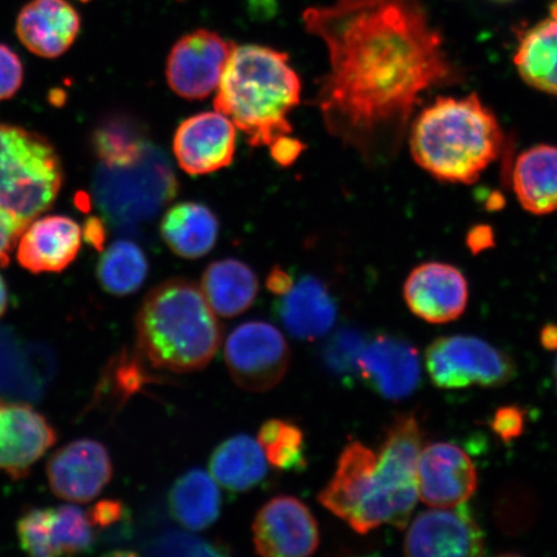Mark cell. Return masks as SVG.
Listing matches in <instances>:
<instances>
[{
  "label": "cell",
  "instance_id": "6da1fadb",
  "mask_svg": "<svg viewBox=\"0 0 557 557\" xmlns=\"http://www.w3.org/2000/svg\"><path fill=\"white\" fill-rule=\"evenodd\" d=\"M302 18L330 55L315 96L326 131L368 165L392 162L423 94L459 79L422 0H336Z\"/></svg>",
  "mask_w": 557,
  "mask_h": 557
},
{
  "label": "cell",
  "instance_id": "7a4b0ae2",
  "mask_svg": "<svg viewBox=\"0 0 557 557\" xmlns=\"http://www.w3.org/2000/svg\"><path fill=\"white\" fill-rule=\"evenodd\" d=\"M421 445L414 414L396 417L379 453L359 442L347 445L319 503L360 534L383 524L406 528L420 498L417 462Z\"/></svg>",
  "mask_w": 557,
  "mask_h": 557
},
{
  "label": "cell",
  "instance_id": "3957f363",
  "mask_svg": "<svg viewBox=\"0 0 557 557\" xmlns=\"http://www.w3.org/2000/svg\"><path fill=\"white\" fill-rule=\"evenodd\" d=\"M301 79L287 53L236 46L222 74L214 109L247 136L250 146L270 149L277 164L288 166L306 149L288 120L301 102Z\"/></svg>",
  "mask_w": 557,
  "mask_h": 557
},
{
  "label": "cell",
  "instance_id": "277c9868",
  "mask_svg": "<svg viewBox=\"0 0 557 557\" xmlns=\"http://www.w3.org/2000/svg\"><path fill=\"white\" fill-rule=\"evenodd\" d=\"M504 145L503 127L478 95L438 97L416 117L409 135L414 162L451 184L475 183Z\"/></svg>",
  "mask_w": 557,
  "mask_h": 557
},
{
  "label": "cell",
  "instance_id": "5b68a950",
  "mask_svg": "<svg viewBox=\"0 0 557 557\" xmlns=\"http://www.w3.org/2000/svg\"><path fill=\"white\" fill-rule=\"evenodd\" d=\"M137 347L152 368L200 371L220 350L222 329L197 284L171 278L145 297L136 317Z\"/></svg>",
  "mask_w": 557,
  "mask_h": 557
},
{
  "label": "cell",
  "instance_id": "8992f818",
  "mask_svg": "<svg viewBox=\"0 0 557 557\" xmlns=\"http://www.w3.org/2000/svg\"><path fill=\"white\" fill-rule=\"evenodd\" d=\"M177 190L170 160L151 144L134 162L99 164L95 173L97 209L120 233L135 232L148 224L171 203Z\"/></svg>",
  "mask_w": 557,
  "mask_h": 557
},
{
  "label": "cell",
  "instance_id": "52a82bcc",
  "mask_svg": "<svg viewBox=\"0 0 557 557\" xmlns=\"http://www.w3.org/2000/svg\"><path fill=\"white\" fill-rule=\"evenodd\" d=\"M64 178V166L50 139L0 123V207L30 224L53 206Z\"/></svg>",
  "mask_w": 557,
  "mask_h": 557
},
{
  "label": "cell",
  "instance_id": "ba28073f",
  "mask_svg": "<svg viewBox=\"0 0 557 557\" xmlns=\"http://www.w3.org/2000/svg\"><path fill=\"white\" fill-rule=\"evenodd\" d=\"M424 360L431 381L441 388L498 387L517 374L510 355L471 336L435 339Z\"/></svg>",
  "mask_w": 557,
  "mask_h": 557
},
{
  "label": "cell",
  "instance_id": "9c48e42d",
  "mask_svg": "<svg viewBox=\"0 0 557 557\" xmlns=\"http://www.w3.org/2000/svg\"><path fill=\"white\" fill-rule=\"evenodd\" d=\"M224 354L233 381L250 393L269 392L278 385L290 360L287 339L264 322L239 325L230 334Z\"/></svg>",
  "mask_w": 557,
  "mask_h": 557
},
{
  "label": "cell",
  "instance_id": "30bf717a",
  "mask_svg": "<svg viewBox=\"0 0 557 557\" xmlns=\"http://www.w3.org/2000/svg\"><path fill=\"white\" fill-rule=\"evenodd\" d=\"M236 45L220 34L197 30L184 35L166 58L165 78L174 94L203 100L219 87Z\"/></svg>",
  "mask_w": 557,
  "mask_h": 557
},
{
  "label": "cell",
  "instance_id": "8fae6325",
  "mask_svg": "<svg viewBox=\"0 0 557 557\" xmlns=\"http://www.w3.org/2000/svg\"><path fill=\"white\" fill-rule=\"evenodd\" d=\"M404 553L423 557H473L485 553L484 533L466 504L434 507L410 524Z\"/></svg>",
  "mask_w": 557,
  "mask_h": 557
},
{
  "label": "cell",
  "instance_id": "7c38bea8",
  "mask_svg": "<svg viewBox=\"0 0 557 557\" xmlns=\"http://www.w3.org/2000/svg\"><path fill=\"white\" fill-rule=\"evenodd\" d=\"M113 472L109 450L92 438L69 443L47 463L48 484L54 496L72 504H87L99 497Z\"/></svg>",
  "mask_w": 557,
  "mask_h": 557
},
{
  "label": "cell",
  "instance_id": "4fadbf2b",
  "mask_svg": "<svg viewBox=\"0 0 557 557\" xmlns=\"http://www.w3.org/2000/svg\"><path fill=\"white\" fill-rule=\"evenodd\" d=\"M315 518L301 500L275 497L264 505L253 522L256 553L267 557L310 556L319 547Z\"/></svg>",
  "mask_w": 557,
  "mask_h": 557
},
{
  "label": "cell",
  "instance_id": "5bb4252c",
  "mask_svg": "<svg viewBox=\"0 0 557 557\" xmlns=\"http://www.w3.org/2000/svg\"><path fill=\"white\" fill-rule=\"evenodd\" d=\"M55 442L58 433L30 404L0 398V472L26 478Z\"/></svg>",
  "mask_w": 557,
  "mask_h": 557
},
{
  "label": "cell",
  "instance_id": "9a60e30c",
  "mask_svg": "<svg viewBox=\"0 0 557 557\" xmlns=\"http://www.w3.org/2000/svg\"><path fill=\"white\" fill-rule=\"evenodd\" d=\"M235 149V124L218 110L187 117L173 137V154L180 169L190 176L226 169L233 163Z\"/></svg>",
  "mask_w": 557,
  "mask_h": 557
},
{
  "label": "cell",
  "instance_id": "2e32d148",
  "mask_svg": "<svg viewBox=\"0 0 557 557\" xmlns=\"http://www.w3.org/2000/svg\"><path fill=\"white\" fill-rule=\"evenodd\" d=\"M417 484L428 506L457 507L475 493L478 472L463 449L450 443H434L421 449L418 457Z\"/></svg>",
  "mask_w": 557,
  "mask_h": 557
},
{
  "label": "cell",
  "instance_id": "e0dca14e",
  "mask_svg": "<svg viewBox=\"0 0 557 557\" xmlns=\"http://www.w3.org/2000/svg\"><path fill=\"white\" fill-rule=\"evenodd\" d=\"M404 299L416 317L447 324L462 315L469 302V283L449 263L426 262L412 270L404 284Z\"/></svg>",
  "mask_w": 557,
  "mask_h": 557
},
{
  "label": "cell",
  "instance_id": "ac0fdd59",
  "mask_svg": "<svg viewBox=\"0 0 557 557\" xmlns=\"http://www.w3.org/2000/svg\"><path fill=\"white\" fill-rule=\"evenodd\" d=\"M357 367L369 387L388 400L412 395L421 382L420 355L408 341L381 336L361 350Z\"/></svg>",
  "mask_w": 557,
  "mask_h": 557
},
{
  "label": "cell",
  "instance_id": "d6986e66",
  "mask_svg": "<svg viewBox=\"0 0 557 557\" xmlns=\"http://www.w3.org/2000/svg\"><path fill=\"white\" fill-rule=\"evenodd\" d=\"M83 232L67 215L35 219L21 234L16 257L33 274L62 273L78 256Z\"/></svg>",
  "mask_w": 557,
  "mask_h": 557
},
{
  "label": "cell",
  "instance_id": "ffe728a7",
  "mask_svg": "<svg viewBox=\"0 0 557 557\" xmlns=\"http://www.w3.org/2000/svg\"><path fill=\"white\" fill-rule=\"evenodd\" d=\"M79 12L69 0H30L16 20L17 37L32 53L55 59L75 44L81 33Z\"/></svg>",
  "mask_w": 557,
  "mask_h": 557
},
{
  "label": "cell",
  "instance_id": "44dd1931",
  "mask_svg": "<svg viewBox=\"0 0 557 557\" xmlns=\"http://www.w3.org/2000/svg\"><path fill=\"white\" fill-rule=\"evenodd\" d=\"M51 372L48 352L25 345L11 330L0 329V398L38 399Z\"/></svg>",
  "mask_w": 557,
  "mask_h": 557
},
{
  "label": "cell",
  "instance_id": "7402d4cb",
  "mask_svg": "<svg viewBox=\"0 0 557 557\" xmlns=\"http://www.w3.org/2000/svg\"><path fill=\"white\" fill-rule=\"evenodd\" d=\"M285 330L301 341H315L325 336L337 319L334 299L322 281L305 276L294 284L277 306Z\"/></svg>",
  "mask_w": 557,
  "mask_h": 557
},
{
  "label": "cell",
  "instance_id": "603a6c76",
  "mask_svg": "<svg viewBox=\"0 0 557 557\" xmlns=\"http://www.w3.org/2000/svg\"><path fill=\"white\" fill-rule=\"evenodd\" d=\"M219 234L218 215L197 201L171 207L160 222V235L166 247L181 259L198 260L207 256L218 243Z\"/></svg>",
  "mask_w": 557,
  "mask_h": 557
},
{
  "label": "cell",
  "instance_id": "cb8c5ba5",
  "mask_svg": "<svg viewBox=\"0 0 557 557\" xmlns=\"http://www.w3.org/2000/svg\"><path fill=\"white\" fill-rule=\"evenodd\" d=\"M519 203L532 214L557 211V146L537 145L521 152L512 173Z\"/></svg>",
  "mask_w": 557,
  "mask_h": 557
},
{
  "label": "cell",
  "instance_id": "d4e9b609",
  "mask_svg": "<svg viewBox=\"0 0 557 557\" xmlns=\"http://www.w3.org/2000/svg\"><path fill=\"white\" fill-rule=\"evenodd\" d=\"M513 62L528 86L557 96V2L546 18L521 35Z\"/></svg>",
  "mask_w": 557,
  "mask_h": 557
},
{
  "label": "cell",
  "instance_id": "484cf974",
  "mask_svg": "<svg viewBox=\"0 0 557 557\" xmlns=\"http://www.w3.org/2000/svg\"><path fill=\"white\" fill-rule=\"evenodd\" d=\"M200 288L218 315L234 318L246 312L256 301L259 278L248 264L224 259L209 264Z\"/></svg>",
  "mask_w": 557,
  "mask_h": 557
},
{
  "label": "cell",
  "instance_id": "4316f807",
  "mask_svg": "<svg viewBox=\"0 0 557 557\" xmlns=\"http://www.w3.org/2000/svg\"><path fill=\"white\" fill-rule=\"evenodd\" d=\"M209 470L218 484L232 492H247L268 475V459L259 442L247 435L227 438L213 451Z\"/></svg>",
  "mask_w": 557,
  "mask_h": 557
},
{
  "label": "cell",
  "instance_id": "83f0119b",
  "mask_svg": "<svg viewBox=\"0 0 557 557\" xmlns=\"http://www.w3.org/2000/svg\"><path fill=\"white\" fill-rule=\"evenodd\" d=\"M170 511L178 524L193 532L218 521L221 493L218 482L203 470H191L174 483L169 497Z\"/></svg>",
  "mask_w": 557,
  "mask_h": 557
},
{
  "label": "cell",
  "instance_id": "f1b7e54d",
  "mask_svg": "<svg viewBox=\"0 0 557 557\" xmlns=\"http://www.w3.org/2000/svg\"><path fill=\"white\" fill-rule=\"evenodd\" d=\"M149 274V262L135 242L120 239L103 250L97 262L96 276L107 294L124 297L143 287Z\"/></svg>",
  "mask_w": 557,
  "mask_h": 557
},
{
  "label": "cell",
  "instance_id": "f546056e",
  "mask_svg": "<svg viewBox=\"0 0 557 557\" xmlns=\"http://www.w3.org/2000/svg\"><path fill=\"white\" fill-rule=\"evenodd\" d=\"M149 146L144 125L128 114L104 116L94 129L92 149L100 164L134 162Z\"/></svg>",
  "mask_w": 557,
  "mask_h": 557
},
{
  "label": "cell",
  "instance_id": "4dcf8cb0",
  "mask_svg": "<svg viewBox=\"0 0 557 557\" xmlns=\"http://www.w3.org/2000/svg\"><path fill=\"white\" fill-rule=\"evenodd\" d=\"M257 442L273 468L283 471L305 468L304 433L297 424L283 420L264 422Z\"/></svg>",
  "mask_w": 557,
  "mask_h": 557
},
{
  "label": "cell",
  "instance_id": "1f68e13d",
  "mask_svg": "<svg viewBox=\"0 0 557 557\" xmlns=\"http://www.w3.org/2000/svg\"><path fill=\"white\" fill-rule=\"evenodd\" d=\"M95 527L88 512L74 505L52 508L51 539L54 556L90 552L95 545Z\"/></svg>",
  "mask_w": 557,
  "mask_h": 557
},
{
  "label": "cell",
  "instance_id": "d6a6232c",
  "mask_svg": "<svg viewBox=\"0 0 557 557\" xmlns=\"http://www.w3.org/2000/svg\"><path fill=\"white\" fill-rule=\"evenodd\" d=\"M52 508H30L17 521L21 548L35 557H55L51 539Z\"/></svg>",
  "mask_w": 557,
  "mask_h": 557
},
{
  "label": "cell",
  "instance_id": "836d02e7",
  "mask_svg": "<svg viewBox=\"0 0 557 557\" xmlns=\"http://www.w3.org/2000/svg\"><path fill=\"white\" fill-rule=\"evenodd\" d=\"M24 65L18 54L0 44V101L11 100L23 87Z\"/></svg>",
  "mask_w": 557,
  "mask_h": 557
},
{
  "label": "cell",
  "instance_id": "e575fe53",
  "mask_svg": "<svg viewBox=\"0 0 557 557\" xmlns=\"http://www.w3.org/2000/svg\"><path fill=\"white\" fill-rule=\"evenodd\" d=\"M27 225L29 224L26 221L17 218L9 209L0 207V268L9 267L11 255Z\"/></svg>",
  "mask_w": 557,
  "mask_h": 557
},
{
  "label": "cell",
  "instance_id": "d590c367",
  "mask_svg": "<svg viewBox=\"0 0 557 557\" xmlns=\"http://www.w3.org/2000/svg\"><path fill=\"white\" fill-rule=\"evenodd\" d=\"M525 423L524 410L517 406H507L499 408L494 413L491 428L493 433L503 438L505 443H510L524 433Z\"/></svg>",
  "mask_w": 557,
  "mask_h": 557
},
{
  "label": "cell",
  "instance_id": "8d00e7d4",
  "mask_svg": "<svg viewBox=\"0 0 557 557\" xmlns=\"http://www.w3.org/2000/svg\"><path fill=\"white\" fill-rule=\"evenodd\" d=\"M364 346L359 336L352 332L338 334L330 345L329 360L334 367L341 369L350 368L351 363L357 366V361Z\"/></svg>",
  "mask_w": 557,
  "mask_h": 557
},
{
  "label": "cell",
  "instance_id": "74e56055",
  "mask_svg": "<svg viewBox=\"0 0 557 557\" xmlns=\"http://www.w3.org/2000/svg\"><path fill=\"white\" fill-rule=\"evenodd\" d=\"M87 512L95 529L108 528L123 519L124 506L120 500L104 499L90 507Z\"/></svg>",
  "mask_w": 557,
  "mask_h": 557
},
{
  "label": "cell",
  "instance_id": "f35d334b",
  "mask_svg": "<svg viewBox=\"0 0 557 557\" xmlns=\"http://www.w3.org/2000/svg\"><path fill=\"white\" fill-rule=\"evenodd\" d=\"M294 277L290 276L288 271H285L281 268H275L271 270V273L268 276V289L271 294H274L278 297L288 294L292 287H294Z\"/></svg>",
  "mask_w": 557,
  "mask_h": 557
},
{
  "label": "cell",
  "instance_id": "ab89813d",
  "mask_svg": "<svg viewBox=\"0 0 557 557\" xmlns=\"http://www.w3.org/2000/svg\"><path fill=\"white\" fill-rule=\"evenodd\" d=\"M104 236H107V232H104L103 219H88L85 227H83V238H85L90 246L101 249L103 247Z\"/></svg>",
  "mask_w": 557,
  "mask_h": 557
},
{
  "label": "cell",
  "instance_id": "60d3db41",
  "mask_svg": "<svg viewBox=\"0 0 557 557\" xmlns=\"http://www.w3.org/2000/svg\"><path fill=\"white\" fill-rule=\"evenodd\" d=\"M541 344L548 351H557V325L547 324L543 326L540 334Z\"/></svg>",
  "mask_w": 557,
  "mask_h": 557
},
{
  "label": "cell",
  "instance_id": "b9f144b4",
  "mask_svg": "<svg viewBox=\"0 0 557 557\" xmlns=\"http://www.w3.org/2000/svg\"><path fill=\"white\" fill-rule=\"evenodd\" d=\"M10 305V294L9 287H7V283L4 277L0 275V319L4 317L7 310H9Z\"/></svg>",
  "mask_w": 557,
  "mask_h": 557
},
{
  "label": "cell",
  "instance_id": "7bdbcfd3",
  "mask_svg": "<svg viewBox=\"0 0 557 557\" xmlns=\"http://www.w3.org/2000/svg\"><path fill=\"white\" fill-rule=\"evenodd\" d=\"M494 2H497V3H508V2H512V0H494Z\"/></svg>",
  "mask_w": 557,
  "mask_h": 557
},
{
  "label": "cell",
  "instance_id": "ee69618b",
  "mask_svg": "<svg viewBox=\"0 0 557 557\" xmlns=\"http://www.w3.org/2000/svg\"><path fill=\"white\" fill-rule=\"evenodd\" d=\"M555 373L557 375V359H556V363H555Z\"/></svg>",
  "mask_w": 557,
  "mask_h": 557
},
{
  "label": "cell",
  "instance_id": "f6af8a7d",
  "mask_svg": "<svg viewBox=\"0 0 557 557\" xmlns=\"http://www.w3.org/2000/svg\"><path fill=\"white\" fill-rule=\"evenodd\" d=\"M82 2H88V0H82Z\"/></svg>",
  "mask_w": 557,
  "mask_h": 557
}]
</instances>
